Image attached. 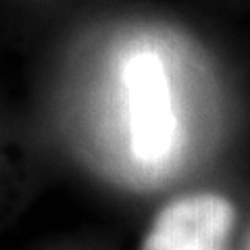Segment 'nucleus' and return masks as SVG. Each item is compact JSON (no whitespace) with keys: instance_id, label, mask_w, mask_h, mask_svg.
Segmentation results:
<instances>
[{"instance_id":"1","label":"nucleus","mask_w":250,"mask_h":250,"mask_svg":"<svg viewBox=\"0 0 250 250\" xmlns=\"http://www.w3.org/2000/svg\"><path fill=\"white\" fill-rule=\"evenodd\" d=\"M129 106L131 150L136 159L159 165L177 146V117L165 65L154 52L134 54L123 69Z\"/></svg>"},{"instance_id":"2","label":"nucleus","mask_w":250,"mask_h":250,"mask_svg":"<svg viewBox=\"0 0 250 250\" xmlns=\"http://www.w3.org/2000/svg\"><path fill=\"white\" fill-rule=\"evenodd\" d=\"M231 223L233 207L223 196H184L156 215L142 250H221Z\"/></svg>"}]
</instances>
